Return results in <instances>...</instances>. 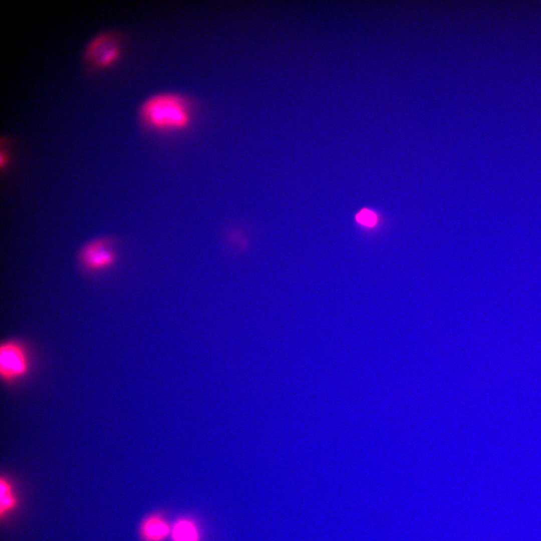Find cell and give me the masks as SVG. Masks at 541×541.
<instances>
[{
    "label": "cell",
    "instance_id": "1",
    "mask_svg": "<svg viewBox=\"0 0 541 541\" xmlns=\"http://www.w3.org/2000/svg\"><path fill=\"white\" fill-rule=\"evenodd\" d=\"M139 116L145 128L157 132H178L190 125V103L183 96L170 92L154 95L140 106Z\"/></svg>",
    "mask_w": 541,
    "mask_h": 541
},
{
    "label": "cell",
    "instance_id": "2",
    "mask_svg": "<svg viewBox=\"0 0 541 541\" xmlns=\"http://www.w3.org/2000/svg\"><path fill=\"white\" fill-rule=\"evenodd\" d=\"M122 53L120 34L107 30L97 33L88 41L82 53V62L86 71L92 73L108 68L116 63Z\"/></svg>",
    "mask_w": 541,
    "mask_h": 541
},
{
    "label": "cell",
    "instance_id": "3",
    "mask_svg": "<svg viewBox=\"0 0 541 541\" xmlns=\"http://www.w3.org/2000/svg\"><path fill=\"white\" fill-rule=\"evenodd\" d=\"M29 369V361L23 345L16 340L1 344L0 375L5 382H12L24 377Z\"/></svg>",
    "mask_w": 541,
    "mask_h": 541
},
{
    "label": "cell",
    "instance_id": "4",
    "mask_svg": "<svg viewBox=\"0 0 541 541\" xmlns=\"http://www.w3.org/2000/svg\"><path fill=\"white\" fill-rule=\"evenodd\" d=\"M109 238L94 240L87 244L80 253V260L84 266L92 270H99L111 266L116 260V255Z\"/></svg>",
    "mask_w": 541,
    "mask_h": 541
},
{
    "label": "cell",
    "instance_id": "5",
    "mask_svg": "<svg viewBox=\"0 0 541 541\" xmlns=\"http://www.w3.org/2000/svg\"><path fill=\"white\" fill-rule=\"evenodd\" d=\"M170 531L168 522L163 517L156 514L145 518L140 526L141 535L145 541H163Z\"/></svg>",
    "mask_w": 541,
    "mask_h": 541
},
{
    "label": "cell",
    "instance_id": "6",
    "mask_svg": "<svg viewBox=\"0 0 541 541\" xmlns=\"http://www.w3.org/2000/svg\"><path fill=\"white\" fill-rule=\"evenodd\" d=\"M170 533L172 541H198L199 539L196 525L187 517L177 519L173 525Z\"/></svg>",
    "mask_w": 541,
    "mask_h": 541
},
{
    "label": "cell",
    "instance_id": "7",
    "mask_svg": "<svg viewBox=\"0 0 541 541\" xmlns=\"http://www.w3.org/2000/svg\"><path fill=\"white\" fill-rule=\"evenodd\" d=\"M0 492V513L2 517L12 510L17 502L13 485L4 476L1 477Z\"/></svg>",
    "mask_w": 541,
    "mask_h": 541
},
{
    "label": "cell",
    "instance_id": "8",
    "mask_svg": "<svg viewBox=\"0 0 541 541\" xmlns=\"http://www.w3.org/2000/svg\"><path fill=\"white\" fill-rule=\"evenodd\" d=\"M228 240L231 242V245L240 249L244 248L247 243L245 239V235L241 230L237 229H232L227 234Z\"/></svg>",
    "mask_w": 541,
    "mask_h": 541
},
{
    "label": "cell",
    "instance_id": "9",
    "mask_svg": "<svg viewBox=\"0 0 541 541\" xmlns=\"http://www.w3.org/2000/svg\"><path fill=\"white\" fill-rule=\"evenodd\" d=\"M358 222L368 226H373L377 221V216L372 211L364 209L357 214Z\"/></svg>",
    "mask_w": 541,
    "mask_h": 541
}]
</instances>
